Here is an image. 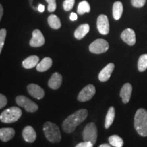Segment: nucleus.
I'll return each instance as SVG.
<instances>
[{
  "mask_svg": "<svg viewBox=\"0 0 147 147\" xmlns=\"http://www.w3.org/2000/svg\"><path fill=\"white\" fill-rule=\"evenodd\" d=\"M88 111L86 109H80L77 110L72 115H69L63 121L62 127L63 131L66 134H71L76 129V127L82 123L87 119Z\"/></svg>",
  "mask_w": 147,
  "mask_h": 147,
  "instance_id": "1",
  "label": "nucleus"
},
{
  "mask_svg": "<svg viewBox=\"0 0 147 147\" xmlns=\"http://www.w3.org/2000/svg\"><path fill=\"white\" fill-rule=\"evenodd\" d=\"M134 127L140 136H147V111L144 108H140L136 113Z\"/></svg>",
  "mask_w": 147,
  "mask_h": 147,
  "instance_id": "2",
  "label": "nucleus"
},
{
  "mask_svg": "<svg viewBox=\"0 0 147 147\" xmlns=\"http://www.w3.org/2000/svg\"><path fill=\"white\" fill-rule=\"evenodd\" d=\"M43 131L45 137L49 142L58 143L61 139V135L58 126L53 123L46 122L43 125Z\"/></svg>",
  "mask_w": 147,
  "mask_h": 147,
  "instance_id": "3",
  "label": "nucleus"
},
{
  "mask_svg": "<svg viewBox=\"0 0 147 147\" xmlns=\"http://www.w3.org/2000/svg\"><path fill=\"white\" fill-rule=\"evenodd\" d=\"M21 115L22 110L18 107L13 106L3 110L0 115V120L5 123H12L17 121Z\"/></svg>",
  "mask_w": 147,
  "mask_h": 147,
  "instance_id": "4",
  "label": "nucleus"
},
{
  "mask_svg": "<svg viewBox=\"0 0 147 147\" xmlns=\"http://www.w3.org/2000/svg\"><path fill=\"white\" fill-rule=\"evenodd\" d=\"M84 141L91 142L95 144L97 139V129L93 122L89 123L85 126L82 134Z\"/></svg>",
  "mask_w": 147,
  "mask_h": 147,
  "instance_id": "5",
  "label": "nucleus"
},
{
  "mask_svg": "<svg viewBox=\"0 0 147 147\" xmlns=\"http://www.w3.org/2000/svg\"><path fill=\"white\" fill-rule=\"evenodd\" d=\"M15 100L18 106L24 108L29 113H34L38 109V104L29 100L28 97L23 95H18L16 97Z\"/></svg>",
  "mask_w": 147,
  "mask_h": 147,
  "instance_id": "6",
  "label": "nucleus"
},
{
  "mask_svg": "<svg viewBox=\"0 0 147 147\" xmlns=\"http://www.w3.org/2000/svg\"><path fill=\"white\" fill-rule=\"evenodd\" d=\"M89 51L95 54H101L106 52L109 49L108 42L104 39H97L89 45Z\"/></svg>",
  "mask_w": 147,
  "mask_h": 147,
  "instance_id": "7",
  "label": "nucleus"
},
{
  "mask_svg": "<svg viewBox=\"0 0 147 147\" xmlns=\"http://www.w3.org/2000/svg\"><path fill=\"white\" fill-rule=\"evenodd\" d=\"M95 88L93 84H90L84 87L79 93L78 95V100L79 102H87L94 96L95 94Z\"/></svg>",
  "mask_w": 147,
  "mask_h": 147,
  "instance_id": "8",
  "label": "nucleus"
},
{
  "mask_svg": "<svg viewBox=\"0 0 147 147\" xmlns=\"http://www.w3.org/2000/svg\"><path fill=\"white\" fill-rule=\"evenodd\" d=\"M97 27L101 34H108L110 31V25L107 16L105 14H101L98 16L97 20Z\"/></svg>",
  "mask_w": 147,
  "mask_h": 147,
  "instance_id": "9",
  "label": "nucleus"
},
{
  "mask_svg": "<svg viewBox=\"0 0 147 147\" xmlns=\"http://www.w3.org/2000/svg\"><path fill=\"white\" fill-rule=\"evenodd\" d=\"M45 39L41 31L35 29L32 32V38L29 41V45L32 47H40L45 45Z\"/></svg>",
  "mask_w": 147,
  "mask_h": 147,
  "instance_id": "10",
  "label": "nucleus"
},
{
  "mask_svg": "<svg viewBox=\"0 0 147 147\" xmlns=\"http://www.w3.org/2000/svg\"><path fill=\"white\" fill-rule=\"evenodd\" d=\"M27 91L29 95H32L37 100H41L45 95V91L41 87L36 84H29L27 86Z\"/></svg>",
  "mask_w": 147,
  "mask_h": 147,
  "instance_id": "11",
  "label": "nucleus"
},
{
  "mask_svg": "<svg viewBox=\"0 0 147 147\" xmlns=\"http://www.w3.org/2000/svg\"><path fill=\"white\" fill-rule=\"evenodd\" d=\"M121 39L126 44L129 46H134L136 44V34L135 32L132 29L127 28L121 33Z\"/></svg>",
  "mask_w": 147,
  "mask_h": 147,
  "instance_id": "12",
  "label": "nucleus"
},
{
  "mask_svg": "<svg viewBox=\"0 0 147 147\" xmlns=\"http://www.w3.org/2000/svg\"><path fill=\"white\" fill-rule=\"evenodd\" d=\"M114 69H115V65H114L113 63L108 64V65L100 71V73L99 74V80H100L101 82H106L109 80Z\"/></svg>",
  "mask_w": 147,
  "mask_h": 147,
  "instance_id": "13",
  "label": "nucleus"
},
{
  "mask_svg": "<svg viewBox=\"0 0 147 147\" xmlns=\"http://www.w3.org/2000/svg\"><path fill=\"white\" fill-rule=\"evenodd\" d=\"M132 93V86L130 83H125L121 88L120 97L124 104H127L129 102Z\"/></svg>",
  "mask_w": 147,
  "mask_h": 147,
  "instance_id": "14",
  "label": "nucleus"
},
{
  "mask_svg": "<svg viewBox=\"0 0 147 147\" xmlns=\"http://www.w3.org/2000/svg\"><path fill=\"white\" fill-rule=\"evenodd\" d=\"M62 83V76L58 72H55L51 76V78L49 79V87L52 89H57L61 87Z\"/></svg>",
  "mask_w": 147,
  "mask_h": 147,
  "instance_id": "15",
  "label": "nucleus"
},
{
  "mask_svg": "<svg viewBox=\"0 0 147 147\" xmlns=\"http://www.w3.org/2000/svg\"><path fill=\"white\" fill-rule=\"evenodd\" d=\"M23 137L27 142L32 143L36 139V133L32 126H27L23 131Z\"/></svg>",
  "mask_w": 147,
  "mask_h": 147,
  "instance_id": "16",
  "label": "nucleus"
},
{
  "mask_svg": "<svg viewBox=\"0 0 147 147\" xmlns=\"http://www.w3.org/2000/svg\"><path fill=\"white\" fill-rule=\"evenodd\" d=\"M15 131L13 128L5 127L1 128L0 129V139L3 142H8L14 136Z\"/></svg>",
  "mask_w": 147,
  "mask_h": 147,
  "instance_id": "17",
  "label": "nucleus"
},
{
  "mask_svg": "<svg viewBox=\"0 0 147 147\" xmlns=\"http://www.w3.org/2000/svg\"><path fill=\"white\" fill-rule=\"evenodd\" d=\"M40 59L36 55H32L25 59L23 61V66L25 69H32L36 67L39 63Z\"/></svg>",
  "mask_w": 147,
  "mask_h": 147,
  "instance_id": "18",
  "label": "nucleus"
},
{
  "mask_svg": "<svg viewBox=\"0 0 147 147\" xmlns=\"http://www.w3.org/2000/svg\"><path fill=\"white\" fill-rule=\"evenodd\" d=\"M53 65V60L50 57H45L36 66V69L40 72L47 71Z\"/></svg>",
  "mask_w": 147,
  "mask_h": 147,
  "instance_id": "19",
  "label": "nucleus"
},
{
  "mask_svg": "<svg viewBox=\"0 0 147 147\" xmlns=\"http://www.w3.org/2000/svg\"><path fill=\"white\" fill-rule=\"evenodd\" d=\"M90 27L89 24H82L76 29L74 32V36L76 39L81 40L89 33Z\"/></svg>",
  "mask_w": 147,
  "mask_h": 147,
  "instance_id": "20",
  "label": "nucleus"
},
{
  "mask_svg": "<svg viewBox=\"0 0 147 147\" xmlns=\"http://www.w3.org/2000/svg\"><path fill=\"white\" fill-rule=\"evenodd\" d=\"M123 12V6L121 1H116L114 3L113 7V15L115 20H119Z\"/></svg>",
  "mask_w": 147,
  "mask_h": 147,
  "instance_id": "21",
  "label": "nucleus"
},
{
  "mask_svg": "<svg viewBox=\"0 0 147 147\" xmlns=\"http://www.w3.org/2000/svg\"><path fill=\"white\" fill-rule=\"evenodd\" d=\"M48 23L49 26L53 29H58L61 27V23L59 18L55 14H51L48 17Z\"/></svg>",
  "mask_w": 147,
  "mask_h": 147,
  "instance_id": "22",
  "label": "nucleus"
},
{
  "mask_svg": "<svg viewBox=\"0 0 147 147\" xmlns=\"http://www.w3.org/2000/svg\"><path fill=\"white\" fill-rule=\"evenodd\" d=\"M115 117V108L111 106L108 110V113L106 116L105 120V128L108 129L113 124L114 119Z\"/></svg>",
  "mask_w": 147,
  "mask_h": 147,
  "instance_id": "23",
  "label": "nucleus"
},
{
  "mask_svg": "<svg viewBox=\"0 0 147 147\" xmlns=\"http://www.w3.org/2000/svg\"><path fill=\"white\" fill-rule=\"evenodd\" d=\"M108 142L112 146L122 147L123 146V140L118 135H113L109 137Z\"/></svg>",
  "mask_w": 147,
  "mask_h": 147,
  "instance_id": "24",
  "label": "nucleus"
},
{
  "mask_svg": "<svg viewBox=\"0 0 147 147\" xmlns=\"http://www.w3.org/2000/svg\"><path fill=\"white\" fill-rule=\"evenodd\" d=\"M91 11V8H90L89 3L87 1H82L81 2L79 3L78 5V9H77V12L79 14L82 15L84 13H88Z\"/></svg>",
  "mask_w": 147,
  "mask_h": 147,
  "instance_id": "25",
  "label": "nucleus"
},
{
  "mask_svg": "<svg viewBox=\"0 0 147 147\" xmlns=\"http://www.w3.org/2000/svg\"><path fill=\"white\" fill-rule=\"evenodd\" d=\"M138 69L140 72H143L147 69V54L142 55L138 61Z\"/></svg>",
  "mask_w": 147,
  "mask_h": 147,
  "instance_id": "26",
  "label": "nucleus"
},
{
  "mask_svg": "<svg viewBox=\"0 0 147 147\" xmlns=\"http://www.w3.org/2000/svg\"><path fill=\"white\" fill-rule=\"evenodd\" d=\"M75 0H65L63 3V7L64 10L66 12L71 10L74 5Z\"/></svg>",
  "mask_w": 147,
  "mask_h": 147,
  "instance_id": "27",
  "label": "nucleus"
},
{
  "mask_svg": "<svg viewBox=\"0 0 147 147\" xmlns=\"http://www.w3.org/2000/svg\"><path fill=\"white\" fill-rule=\"evenodd\" d=\"M7 32L5 29H1L0 30V53L2 51V49L4 45L5 37H6Z\"/></svg>",
  "mask_w": 147,
  "mask_h": 147,
  "instance_id": "28",
  "label": "nucleus"
},
{
  "mask_svg": "<svg viewBox=\"0 0 147 147\" xmlns=\"http://www.w3.org/2000/svg\"><path fill=\"white\" fill-rule=\"evenodd\" d=\"M49 3L48 5V11L49 12H55L57 8V3L56 0H46Z\"/></svg>",
  "mask_w": 147,
  "mask_h": 147,
  "instance_id": "29",
  "label": "nucleus"
},
{
  "mask_svg": "<svg viewBox=\"0 0 147 147\" xmlns=\"http://www.w3.org/2000/svg\"><path fill=\"white\" fill-rule=\"evenodd\" d=\"M131 5L135 8H142L146 3V0H131Z\"/></svg>",
  "mask_w": 147,
  "mask_h": 147,
  "instance_id": "30",
  "label": "nucleus"
},
{
  "mask_svg": "<svg viewBox=\"0 0 147 147\" xmlns=\"http://www.w3.org/2000/svg\"><path fill=\"white\" fill-rule=\"evenodd\" d=\"M7 103H8V100L5 95L3 94H0V108H3L4 106H6Z\"/></svg>",
  "mask_w": 147,
  "mask_h": 147,
  "instance_id": "31",
  "label": "nucleus"
},
{
  "mask_svg": "<svg viewBox=\"0 0 147 147\" xmlns=\"http://www.w3.org/2000/svg\"><path fill=\"white\" fill-rule=\"evenodd\" d=\"M93 146V144L91 142L84 141L83 142H80L76 145V147H92Z\"/></svg>",
  "mask_w": 147,
  "mask_h": 147,
  "instance_id": "32",
  "label": "nucleus"
},
{
  "mask_svg": "<svg viewBox=\"0 0 147 147\" xmlns=\"http://www.w3.org/2000/svg\"><path fill=\"white\" fill-rule=\"evenodd\" d=\"M69 18H70L71 21H76V20H77V18H78V16L74 12H71L70 16H69Z\"/></svg>",
  "mask_w": 147,
  "mask_h": 147,
  "instance_id": "33",
  "label": "nucleus"
},
{
  "mask_svg": "<svg viewBox=\"0 0 147 147\" xmlns=\"http://www.w3.org/2000/svg\"><path fill=\"white\" fill-rule=\"evenodd\" d=\"M45 10V5H42V4H39L38 7V10L40 12H43Z\"/></svg>",
  "mask_w": 147,
  "mask_h": 147,
  "instance_id": "34",
  "label": "nucleus"
},
{
  "mask_svg": "<svg viewBox=\"0 0 147 147\" xmlns=\"http://www.w3.org/2000/svg\"><path fill=\"white\" fill-rule=\"evenodd\" d=\"M3 6L2 5H0V20L1 19L3 16Z\"/></svg>",
  "mask_w": 147,
  "mask_h": 147,
  "instance_id": "35",
  "label": "nucleus"
},
{
  "mask_svg": "<svg viewBox=\"0 0 147 147\" xmlns=\"http://www.w3.org/2000/svg\"><path fill=\"white\" fill-rule=\"evenodd\" d=\"M110 146H111V145L107 144H103L100 145V147H110Z\"/></svg>",
  "mask_w": 147,
  "mask_h": 147,
  "instance_id": "36",
  "label": "nucleus"
}]
</instances>
